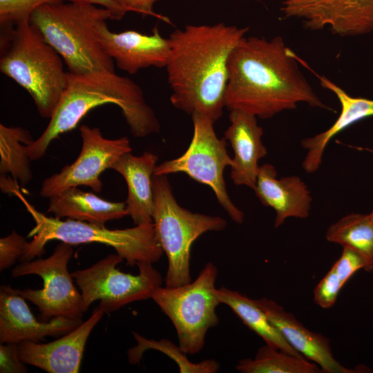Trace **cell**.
Listing matches in <instances>:
<instances>
[{
    "label": "cell",
    "instance_id": "6da1fadb",
    "mask_svg": "<svg viewBox=\"0 0 373 373\" xmlns=\"http://www.w3.org/2000/svg\"><path fill=\"white\" fill-rule=\"evenodd\" d=\"M296 53L280 36L242 37L228 61L225 106L268 119L304 102L332 110L298 68Z\"/></svg>",
    "mask_w": 373,
    "mask_h": 373
},
{
    "label": "cell",
    "instance_id": "7a4b0ae2",
    "mask_svg": "<svg viewBox=\"0 0 373 373\" xmlns=\"http://www.w3.org/2000/svg\"><path fill=\"white\" fill-rule=\"evenodd\" d=\"M249 27L223 23L187 25L169 36L166 65L171 89L170 101L191 115H205L214 122L225 106L228 61Z\"/></svg>",
    "mask_w": 373,
    "mask_h": 373
},
{
    "label": "cell",
    "instance_id": "3957f363",
    "mask_svg": "<svg viewBox=\"0 0 373 373\" xmlns=\"http://www.w3.org/2000/svg\"><path fill=\"white\" fill-rule=\"evenodd\" d=\"M117 106L135 137L160 132V122L146 103L140 86L115 71L99 70L84 74L68 73L66 88L41 135L25 145L31 161L41 158L50 143L72 131L92 109L101 105Z\"/></svg>",
    "mask_w": 373,
    "mask_h": 373
},
{
    "label": "cell",
    "instance_id": "277c9868",
    "mask_svg": "<svg viewBox=\"0 0 373 373\" xmlns=\"http://www.w3.org/2000/svg\"><path fill=\"white\" fill-rule=\"evenodd\" d=\"M8 193L20 200L35 222L34 227L28 234L32 240L28 242L25 253L19 260L21 262L42 255L46 245L54 240L71 245L99 243L111 247L130 267L138 262L153 264L159 261L164 254L153 222L124 229H109L104 225L70 218L62 220L39 211L25 198L17 182L11 183Z\"/></svg>",
    "mask_w": 373,
    "mask_h": 373
},
{
    "label": "cell",
    "instance_id": "5b68a950",
    "mask_svg": "<svg viewBox=\"0 0 373 373\" xmlns=\"http://www.w3.org/2000/svg\"><path fill=\"white\" fill-rule=\"evenodd\" d=\"M0 70L31 96L39 115L50 119L66 88L63 59L29 20L1 28Z\"/></svg>",
    "mask_w": 373,
    "mask_h": 373
},
{
    "label": "cell",
    "instance_id": "8992f818",
    "mask_svg": "<svg viewBox=\"0 0 373 373\" xmlns=\"http://www.w3.org/2000/svg\"><path fill=\"white\" fill-rule=\"evenodd\" d=\"M111 19L109 10L81 2L53 1L36 8L29 22L61 55L69 73L115 71V62L103 48L99 24Z\"/></svg>",
    "mask_w": 373,
    "mask_h": 373
},
{
    "label": "cell",
    "instance_id": "52a82bcc",
    "mask_svg": "<svg viewBox=\"0 0 373 373\" xmlns=\"http://www.w3.org/2000/svg\"><path fill=\"white\" fill-rule=\"evenodd\" d=\"M153 223L157 240L168 260L166 287H175L191 281V248L208 231H220L227 221L220 217L191 212L178 204L166 175H153Z\"/></svg>",
    "mask_w": 373,
    "mask_h": 373
},
{
    "label": "cell",
    "instance_id": "ba28073f",
    "mask_svg": "<svg viewBox=\"0 0 373 373\" xmlns=\"http://www.w3.org/2000/svg\"><path fill=\"white\" fill-rule=\"evenodd\" d=\"M218 269L207 262L193 281L175 287H159L151 299L172 322L178 345L187 354L198 353L208 330L219 323L216 312L221 304L215 287Z\"/></svg>",
    "mask_w": 373,
    "mask_h": 373
},
{
    "label": "cell",
    "instance_id": "9c48e42d",
    "mask_svg": "<svg viewBox=\"0 0 373 373\" xmlns=\"http://www.w3.org/2000/svg\"><path fill=\"white\" fill-rule=\"evenodd\" d=\"M123 260L117 253L111 254L71 273L80 289L83 313L95 300H99L98 307L104 313L117 311L131 303L151 298L162 286L163 278L152 263L138 262L139 274L132 275L116 268Z\"/></svg>",
    "mask_w": 373,
    "mask_h": 373
},
{
    "label": "cell",
    "instance_id": "30bf717a",
    "mask_svg": "<svg viewBox=\"0 0 373 373\" xmlns=\"http://www.w3.org/2000/svg\"><path fill=\"white\" fill-rule=\"evenodd\" d=\"M191 117L193 135L187 150L179 157L157 165L153 175L182 172L207 185L232 220L240 224L244 213L230 199L224 180V169L233 164V159L227 151L226 140L218 137L213 127L215 122L209 117L198 113Z\"/></svg>",
    "mask_w": 373,
    "mask_h": 373
},
{
    "label": "cell",
    "instance_id": "8fae6325",
    "mask_svg": "<svg viewBox=\"0 0 373 373\" xmlns=\"http://www.w3.org/2000/svg\"><path fill=\"white\" fill-rule=\"evenodd\" d=\"M73 255L72 245L61 242L49 257L21 262L12 270L13 278L34 274L43 279L42 289L21 290V295L37 307L40 321L61 316L82 318L81 293L68 269Z\"/></svg>",
    "mask_w": 373,
    "mask_h": 373
},
{
    "label": "cell",
    "instance_id": "7c38bea8",
    "mask_svg": "<svg viewBox=\"0 0 373 373\" xmlns=\"http://www.w3.org/2000/svg\"><path fill=\"white\" fill-rule=\"evenodd\" d=\"M79 133L82 145L78 157L43 181L39 191L41 197L50 199L79 186L99 193L103 186L99 178L102 172L111 169L124 154L132 151L128 137L105 138L98 127L83 124L79 126Z\"/></svg>",
    "mask_w": 373,
    "mask_h": 373
},
{
    "label": "cell",
    "instance_id": "4fadbf2b",
    "mask_svg": "<svg viewBox=\"0 0 373 373\" xmlns=\"http://www.w3.org/2000/svg\"><path fill=\"white\" fill-rule=\"evenodd\" d=\"M280 10L284 18L298 19L309 30L327 28L341 37L373 30V0H283Z\"/></svg>",
    "mask_w": 373,
    "mask_h": 373
},
{
    "label": "cell",
    "instance_id": "5bb4252c",
    "mask_svg": "<svg viewBox=\"0 0 373 373\" xmlns=\"http://www.w3.org/2000/svg\"><path fill=\"white\" fill-rule=\"evenodd\" d=\"M21 290L10 285L0 287V344L39 342L46 336H61L84 321L82 318L56 316L37 320L31 312Z\"/></svg>",
    "mask_w": 373,
    "mask_h": 373
},
{
    "label": "cell",
    "instance_id": "9a60e30c",
    "mask_svg": "<svg viewBox=\"0 0 373 373\" xmlns=\"http://www.w3.org/2000/svg\"><path fill=\"white\" fill-rule=\"evenodd\" d=\"M97 32L103 48L120 70L133 75L151 66L166 67L169 40L161 35L157 26L150 35L132 30L116 33L111 32L104 21Z\"/></svg>",
    "mask_w": 373,
    "mask_h": 373
},
{
    "label": "cell",
    "instance_id": "2e32d148",
    "mask_svg": "<svg viewBox=\"0 0 373 373\" xmlns=\"http://www.w3.org/2000/svg\"><path fill=\"white\" fill-rule=\"evenodd\" d=\"M104 314L97 306L88 320L52 342L19 343L21 360L48 373L79 372L87 340Z\"/></svg>",
    "mask_w": 373,
    "mask_h": 373
},
{
    "label": "cell",
    "instance_id": "e0dca14e",
    "mask_svg": "<svg viewBox=\"0 0 373 373\" xmlns=\"http://www.w3.org/2000/svg\"><path fill=\"white\" fill-rule=\"evenodd\" d=\"M266 314L288 343L305 358L317 364L323 372L354 373L334 357L329 339L320 333L309 330L294 316L271 299H254Z\"/></svg>",
    "mask_w": 373,
    "mask_h": 373
},
{
    "label": "cell",
    "instance_id": "ac0fdd59",
    "mask_svg": "<svg viewBox=\"0 0 373 373\" xmlns=\"http://www.w3.org/2000/svg\"><path fill=\"white\" fill-rule=\"evenodd\" d=\"M229 119L230 124L223 137L229 142L233 151L231 178L236 185L254 189L258 161L267 153L261 140L263 129L255 115L242 111H230Z\"/></svg>",
    "mask_w": 373,
    "mask_h": 373
},
{
    "label": "cell",
    "instance_id": "d6986e66",
    "mask_svg": "<svg viewBox=\"0 0 373 373\" xmlns=\"http://www.w3.org/2000/svg\"><path fill=\"white\" fill-rule=\"evenodd\" d=\"M254 190L263 205L275 211V228L288 218L303 219L309 215L312 198L306 184L296 175L278 179L276 170L271 164L259 167Z\"/></svg>",
    "mask_w": 373,
    "mask_h": 373
},
{
    "label": "cell",
    "instance_id": "ffe728a7",
    "mask_svg": "<svg viewBox=\"0 0 373 373\" xmlns=\"http://www.w3.org/2000/svg\"><path fill=\"white\" fill-rule=\"evenodd\" d=\"M296 57L298 62L308 68L318 78L323 88L332 91L336 95L341 104L340 114L328 129L313 137L304 138L301 141L302 146L307 150L302 166L307 173H312L319 169L324 151L335 135L352 124L373 116V99L350 96L327 77L320 75L313 70L297 55Z\"/></svg>",
    "mask_w": 373,
    "mask_h": 373
},
{
    "label": "cell",
    "instance_id": "44dd1931",
    "mask_svg": "<svg viewBox=\"0 0 373 373\" xmlns=\"http://www.w3.org/2000/svg\"><path fill=\"white\" fill-rule=\"evenodd\" d=\"M157 159V156L151 152H144L140 156L128 152L111 167L126 182L128 195L126 204L128 216L135 225L153 222L152 178Z\"/></svg>",
    "mask_w": 373,
    "mask_h": 373
},
{
    "label": "cell",
    "instance_id": "7402d4cb",
    "mask_svg": "<svg viewBox=\"0 0 373 373\" xmlns=\"http://www.w3.org/2000/svg\"><path fill=\"white\" fill-rule=\"evenodd\" d=\"M48 212L59 219L67 218L102 225L128 216L126 202L105 200L77 187L50 198Z\"/></svg>",
    "mask_w": 373,
    "mask_h": 373
},
{
    "label": "cell",
    "instance_id": "603a6c76",
    "mask_svg": "<svg viewBox=\"0 0 373 373\" xmlns=\"http://www.w3.org/2000/svg\"><path fill=\"white\" fill-rule=\"evenodd\" d=\"M216 295L221 304L229 307L244 324L260 336L267 345L304 357L288 343L254 299L224 287L216 289Z\"/></svg>",
    "mask_w": 373,
    "mask_h": 373
},
{
    "label": "cell",
    "instance_id": "cb8c5ba5",
    "mask_svg": "<svg viewBox=\"0 0 373 373\" xmlns=\"http://www.w3.org/2000/svg\"><path fill=\"white\" fill-rule=\"evenodd\" d=\"M327 241L350 247L364 258L365 271H373V222L369 214L350 213L327 229Z\"/></svg>",
    "mask_w": 373,
    "mask_h": 373
},
{
    "label": "cell",
    "instance_id": "d4e9b609",
    "mask_svg": "<svg viewBox=\"0 0 373 373\" xmlns=\"http://www.w3.org/2000/svg\"><path fill=\"white\" fill-rule=\"evenodd\" d=\"M33 141L28 131L0 124V172L10 173L21 186H26L32 178L31 160L25 151V145Z\"/></svg>",
    "mask_w": 373,
    "mask_h": 373
},
{
    "label": "cell",
    "instance_id": "484cf974",
    "mask_svg": "<svg viewBox=\"0 0 373 373\" xmlns=\"http://www.w3.org/2000/svg\"><path fill=\"white\" fill-rule=\"evenodd\" d=\"M242 373H319L321 368L305 357L295 356L265 344L254 359L243 358L236 365Z\"/></svg>",
    "mask_w": 373,
    "mask_h": 373
},
{
    "label": "cell",
    "instance_id": "4316f807",
    "mask_svg": "<svg viewBox=\"0 0 373 373\" xmlns=\"http://www.w3.org/2000/svg\"><path fill=\"white\" fill-rule=\"evenodd\" d=\"M133 335L137 344L129 348L127 352L128 360L131 364H138L145 351L155 350L173 360L182 373H216L220 369L219 363L214 359H205L198 363L190 361L187 354L169 340L148 339L135 332H133Z\"/></svg>",
    "mask_w": 373,
    "mask_h": 373
},
{
    "label": "cell",
    "instance_id": "83f0119b",
    "mask_svg": "<svg viewBox=\"0 0 373 373\" xmlns=\"http://www.w3.org/2000/svg\"><path fill=\"white\" fill-rule=\"evenodd\" d=\"M55 0H0L1 28L12 26L29 19L32 12L40 6Z\"/></svg>",
    "mask_w": 373,
    "mask_h": 373
},
{
    "label": "cell",
    "instance_id": "f1b7e54d",
    "mask_svg": "<svg viewBox=\"0 0 373 373\" xmlns=\"http://www.w3.org/2000/svg\"><path fill=\"white\" fill-rule=\"evenodd\" d=\"M28 242L26 239L12 231L9 235L0 239V271L12 267L20 260L25 253Z\"/></svg>",
    "mask_w": 373,
    "mask_h": 373
},
{
    "label": "cell",
    "instance_id": "f546056e",
    "mask_svg": "<svg viewBox=\"0 0 373 373\" xmlns=\"http://www.w3.org/2000/svg\"><path fill=\"white\" fill-rule=\"evenodd\" d=\"M343 287L333 267L320 280L314 291V300L323 309L332 307Z\"/></svg>",
    "mask_w": 373,
    "mask_h": 373
},
{
    "label": "cell",
    "instance_id": "4dcf8cb0",
    "mask_svg": "<svg viewBox=\"0 0 373 373\" xmlns=\"http://www.w3.org/2000/svg\"><path fill=\"white\" fill-rule=\"evenodd\" d=\"M340 258L333 265L342 285H344L359 269H365L366 263L362 256L354 249L343 247Z\"/></svg>",
    "mask_w": 373,
    "mask_h": 373
},
{
    "label": "cell",
    "instance_id": "1f68e13d",
    "mask_svg": "<svg viewBox=\"0 0 373 373\" xmlns=\"http://www.w3.org/2000/svg\"><path fill=\"white\" fill-rule=\"evenodd\" d=\"M28 368L21 360L18 343H3L0 345V372L25 373Z\"/></svg>",
    "mask_w": 373,
    "mask_h": 373
},
{
    "label": "cell",
    "instance_id": "d6a6232c",
    "mask_svg": "<svg viewBox=\"0 0 373 373\" xmlns=\"http://www.w3.org/2000/svg\"><path fill=\"white\" fill-rule=\"evenodd\" d=\"M159 0H114L126 13L127 12H135L142 16H152L167 23L171 24V20L153 10L154 4Z\"/></svg>",
    "mask_w": 373,
    "mask_h": 373
},
{
    "label": "cell",
    "instance_id": "836d02e7",
    "mask_svg": "<svg viewBox=\"0 0 373 373\" xmlns=\"http://www.w3.org/2000/svg\"><path fill=\"white\" fill-rule=\"evenodd\" d=\"M59 2H81L93 5H99L109 10L111 14V20H120L126 12L118 6L114 0H55Z\"/></svg>",
    "mask_w": 373,
    "mask_h": 373
},
{
    "label": "cell",
    "instance_id": "e575fe53",
    "mask_svg": "<svg viewBox=\"0 0 373 373\" xmlns=\"http://www.w3.org/2000/svg\"><path fill=\"white\" fill-rule=\"evenodd\" d=\"M355 149H358V150H361V151H367L373 154V149H370V148H361V147H354Z\"/></svg>",
    "mask_w": 373,
    "mask_h": 373
},
{
    "label": "cell",
    "instance_id": "d590c367",
    "mask_svg": "<svg viewBox=\"0 0 373 373\" xmlns=\"http://www.w3.org/2000/svg\"><path fill=\"white\" fill-rule=\"evenodd\" d=\"M369 216L371 220L373 222V211L370 213H369Z\"/></svg>",
    "mask_w": 373,
    "mask_h": 373
},
{
    "label": "cell",
    "instance_id": "8d00e7d4",
    "mask_svg": "<svg viewBox=\"0 0 373 373\" xmlns=\"http://www.w3.org/2000/svg\"><path fill=\"white\" fill-rule=\"evenodd\" d=\"M255 1H258V0H255Z\"/></svg>",
    "mask_w": 373,
    "mask_h": 373
}]
</instances>
